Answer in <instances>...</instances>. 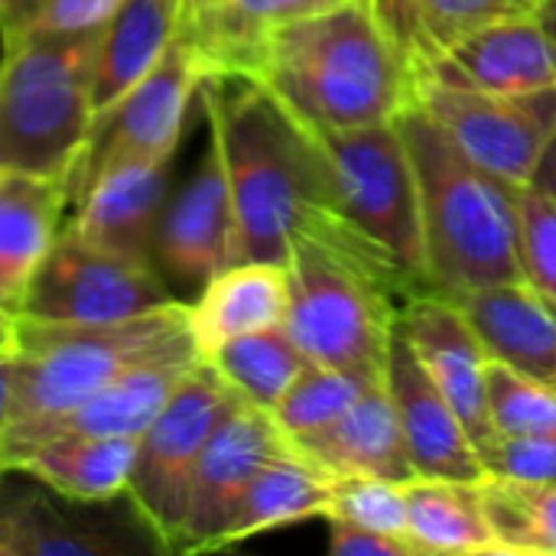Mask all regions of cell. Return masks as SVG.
<instances>
[{
    "label": "cell",
    "mask_w": 556,
    "mask_h": 556,
    "mask_svg": "<svg viewBox=\"0 0 556 556\" xmlns=\"http://www.w3.org/2000/svg\"><path fill=\"white\" fill-rule=\"evenodd\" d=\"M485 394L495 437L556 433V388L551 381L531 378L498 358H489Z\"/></svg>",
    "instance_id": "cell-33"
},
{
    "label": "cell",
    "mask_w": 556,
    "mask_h": 556,
    "mask_svg": "<svg viewBox=\"0 0 556 556\" xmlns=\"http://www.w3.org/2000/svg\"><path fill=\"white\" fill-rule=\"evenodd\" d=\"M68 215L65 179L0 173V309H20L23 293Z\"/></svg>",
    "instance_id": "cell-22"
},
{
    "label": "cell",
    "mask_w": 556,
    "mask_h": 556,
    "mask_svg": "<svg viewBox=\"0 0 556 556\" xmlns=\"http://www.w3.org/2000/svg\"><path fill=\"white\" fill-rule=\"evenodd\" d=\"M251 78L313 130L384 124L414 101L410 59L378 7L355 0L274 29Z\"/></svg>",
    "instance_id": "cell-2"
},
{
    "label": "cell",
    "mask_w": 556,
    "mask_h": 556,
    "mask_svg": "<svg viewBox=\"0 0 556 556\" xmlns=\"http://www.w3.org/2000/svg\"><path fill=\"white\" fill-rule=\"evenodd\" d=\"M414 104L482 169L508 186H528L556 127V88L498 94L414 65Z\"/></svg>",
    "instance_id": "cell-10"
},
{
    "label": "cell",
    "mask_w": 556,
    "mask_h": 556,
    "mask_svg": "<svg viewBox=\"0 0 556 556\" xmlns=\"http://www.w3.org/2000/svg\"><path fill=\"white\" fill-rule=\"evenodd\" d=\"M290 450L270 410L238 401L208 437L189 492L179 554H215L222 534L257 472Z\"/></svg>",
    "instance_id": "cell-12"
},
{
    "label": "cell",
    "mask_w": 556,
    "mask_h": 556,
    "mask_svg": "<svg viewBox=\"0 0 556 556\" xmlns=\"http://www.w3.org/2000/svg\"><path fill=\"white\" fill-rule=\"evenodd\" d=\"M313 134L329 163L336 218L388 254L417 293H427L417 176L397 124L384 121Z\"/></svg>",
    "instance_id": "cell-7"
},
{
    "label": "cell",
    "mask_w": 556,
    "mask_h": 556,
    "mask_svg": "<svg viewBox=\"0 0 556 556\" xmlns=\"http://www.w3.org/2000/svg\"><path fill=\"white\" fill-rule=\"evenodd\" d=\"M329 492H332V472L319 469L316 463H309L290 446L287 453L270 459L241 495L222 534V551L277 528L326 518Z\"/></svg>",
    "instance_id": "cell-25"
},
{
    "label": "cell",
    "mask_w": 556,
    "mask_h": 556,
    "mask_svg": "<svg viewBox=\"0 0 556 556\" xmlns=\"http://www.w3.org/2000/svg\"><path fill=\"white\" fill-rule=\"evenodd\" d=\"M329 554L336 556H424L410 538L368 531L349 521H329Z\"/></svg>",
    "instance_id": "cell-38"
},
{
    "label": "cell",
    "mask_w": 556,
    "mask_h": 556,
    "mask_svg": "<svg viewBox=\"0 0 556 556\" xmlns=\"http://www.w3.org/2000/svg\"><path fill=\"white\" fill-rule=\"evenodd\" d=\"M538 3L541 0H378V13L404 55L420 62L495 20L534 13Z\"/></svg>",
    "instance_id": "cell-29"
},
{
    "label": "cell",
    "mask_w": 556,
    "mask_h": 556,
    "mask_svg": "<svg viewBox=\"0 0 556 556\" xmlns=\"http://www.w3.org/2000/svg\"><path fill=\"white\" fill-rule=\"evenodd\" d=\"M355 3H368V7H378V0H355Z\"/></svg>",
    "instance_id": "cell-45"
},
{
    "label": "cell",
    "mask_w": 556,
    "mask_h": 556,
    "mask_svg": "<svg viewBox=\"0 0 556 556\" xmlns=\"http://www.w3.org/2000/svg\"><path fill=\"white\" fill-rule=\"evenodd\" d=\"M176 3H179V20H182V16H189V13L199 7V0H176Z\"/></svg>",
    "instance_id": "cell-44"
},
{
    "label": "cell",
    "mask_w": 556,
    "mask_h": 556,
    "mask_svg": "<svg viewBox=\"0 0 556 556\" xmlns=\"http://www.w3.org/2000/svg\"><path fill=\"white\" fill-rule=\"evenodd\" d=\"M479 495L505 554L556 556V485L485 476Z\"/></svg>",
    "instance_id": "cell-31"
},
{
    "label": "cell",
    "mask_w": 556,
    "mask_h": 556,
    "mask_svg": "<svg viewBox=\"0 0 556 556\" xmlns=\"http://www.w3.org/2000/svg\"><path fill=\"white\" fill-rule=\"evenodd\" d=\"M479 332L492 358L551 381L556 378V306L528 280L479 287L450 296Z\"/></svg>",
    "instance_id": "cell-20"
},
{
    "label": "cell",
    "mask_w": 556,
    "mask_h": 556,
    "mask_svg": "<svg viewBox=\"0 0 556 556\" xmlns=\"http://www.w3.org/2000/svg\"><path fill=\"white\" fill-rule=\"evenodd\" d=\"M238 401L241 397L202 358L160 417L140 433L127 505L166 554H179L199 456Z\"/></svg>",
    "instance_id": "cell-8"
},
{
    "label": "cell",
    "mask_w": 556,
    "mask_h": 556,
    "mask_svg": "<svg viewBox=\"0 0 556 556\" xmlns=\"http://www.w3.org/2000/svg\"><path fill=\"white\" fill-rule=\"evenodd\" d=\"M173 160H137L101 173L68 208L65 231L88 244L153 261V235L169 199Z\"/></svg>",
    "instance_id": "cell-18"
},
{
    "label": "cell",
    "mask_w": 556,
    "mask_h": 556,
    "mask_svg": "<svg viewBox=\"0 0 556 556\" xmlns=\"http://www.w3.org/2000/svg\"><path fill=\"white\" fill-rule=\"evenodd\" d=\"M290 303L287 264L238 261L218 270L189 303V329L202 355L261 329L283 326Z\"/></svg>",
    "instance_id": "cell-21"
},
{
    "label": "cell",
    "mask_w": 556,
    "mask_h": 556,
    "mask_svg": "<svg viewBox=\"0 0 556 556\" xmlns=\"http://www.w3.org/2000/svg\"><path fill=\"white\" fill-rule=\"evenodd\" d=\"M290 446L332 476H375L397 485L417 479L384 378L371 381L329 427L300 437Z\"/></svg>",
    "instance_id": "cell-19"
},
{
    "label": "cell",
    "mask_w": 556,
    "mask_h": 556,
    "mask_svg": "<svg viewBox=\"0 0 556 556\" xmlns=\"http://www.w3.org/2000/svg\"><path fill=\"white\" fill-rule=\"evenodd\" d=\"M98 33L29 39L0 59V173L68 179L91 121Z\"/></svg>",
    "instance_id": "cell-6"
},
{
    "label": "cell",
    "mask_w": 556,
    "mask_h": 556,
    "mask_svg": "<svg viewBox=\"0 0 556 556\" xmlns=\"http://www.w3.org/2000/svg\"><path fill=\"white\" fill-rule=\"evenodd\" d=\"M326 521H349L368 531L410 538L404 485L375 476H332Z\"/></svg>",
    "instance_id": "cell-35"
},
{
    "label": "cell",
    "mask_w": 556,
    "mask_h": 556,
    "mask_svg": "<svg viewBox=\"0 0 556 556\" xmlns=\"http://www.w3.org/2000/svg\"><path fill=\"white\" fill-rule=\"evenodd\" d=\"M414 65L498 94H534L556 88V39L538 13H521L495 20Z\"/></svg>",
    "instance_id": "cell-17"
},
{
    "label": "cell",
    "mask_w": 556,
    "mask_h": 556,
    "mask_svg": "<svg viewBox=\"0 0 556 556\" xmlns=\"http://www.w3.org/2000/svg\"><path fill=\"white\" fill-rule=\"evenodd\" d=\"M397 323L420 365L430 371L450 407L459 414L482 459V453L495 443V427L485 394V365L492 355L482 345L479 332L469 326L463 309L437 290L404 300Z\"/></svg>",
    "instance_id": "cell-15"
},
{
    "label": "cell",
    "mask_w": 556,
    "mask_h": 556,
    "mask_svg": "<svg viewBox=\"0 0 556 556\" xmlns=\"http://www.w3.org/2000/svg\"><path fill=\"white\" fill-rule=\"evenodd\" d=\"M417 176L430 290L456 296L525 280L518 186L472 163L414 101L394 117Z\"/></svg>",
    "instance_id": "cell-5"
},
{
    "label": "cell",
    "mask_w": 556,
    "mask_h": 556,
    "mask_svg": "<svg viewBox=\"0 0 556 556\" xmlns=\"http://www.w3.org/2000/svg\"><path fill=\"white\" fill-rule=\"evenodd\" d=\"M525 280L556 306V205L534 186H518Z\"/></svg>",
    "instance_id": "cell-36"
},
{
    "label": "cell",
    "mask_w": 556,
    "mask_h": 556,
    "mask_svg": "<svg viewBox=\"0 0 556 556\" xmlns=\"http://www.w3.org/2000/svg\"><path fill=\"white\" fill-rule=\"evenodd\" d=\"M75 505L26 472L10 469L0 479V556L166 554L143 525H114Z\"/></svg>",
    "instance_id": "cell-14"
},
{
    "label": "cell",
    "mask_w": 556,
    "mask_h": 556,
    "mask_svg": "<svg viewBox=\"0 0 556 556\" xmlns=\"http://www.w3.org/2000/svg\"><path fill=\"white\" fill-rule=\"evenodd\" d=\"M10 381H13L10 355H0V472H7L3 469V433H7V420H10Z\"/></svg>",
    "instance_id": "cell-40"
},
{
    "label": "cell",
    "mask_w": 556,
    "mask_h": 556,
    "mask_svg": "<svg viewBox=\"0 0 556 556\" xmlns=\"http://www.w3.org/2000/svg\"><path fill=\"white\" fill-rule=\"evenodd\" d=\"M3 476H7V472H0V479H3Z\"/></svg>",
    "instance_id": "cell-46"
},
{
    "label": "cell",
    "mask_w": 556,
    "mask_h": 556,
    "mask_svg": "<svg viewBox=\"0 0 556 556\" xmlns=\"http://www.w3.org/2000/svg\"><path fill=\"white\" fill-rule=\"evenodd\" d=\"M554 388H556V378H554Z\"/></svg>",
    "instance_id": "cell-47"
},
{
    "label": "cell",
    "mask_w": 556,
    "mask_h": 556,
    "mask_svg": "<svg viewBox=\"0 0 556 556\" xmlns=\"http://www.w3.org/2000/svg\"><path fill=\"white\" fill-rule=\"evenodd\" d=\"M371 381H378V378H365V375H352V371H339V368H326V365H309L290 384V391L277 401V407L270 414H274L277 427L283 430V437L293 443L300 437H309V433L329 427L336 417H342Z\"/></svg>",
    "instance_id": "cell-32"
},
{
    "label": "cell",
    "mask_w": 556,
    "mask_h": 556,
    "mask_svg": "<svg viewBox=\"0 0 556 556\" xmlns=\"http://www.w3.org/2000/svg\"><path fill=\"white\" fill-rule=\"evenodd\" d=\"M179 300L153 261L127 257L59 231L39 261L16 316L39 323H121Z\"/></svg>",
    "instance_id": "cell-11"
},
{
    "label": "cell",
    "mask_w": 556,
    "mask_h": 556,
    "mask_svg": "<svg viewBox=\"0 0 556 556\" xmlns=\"http://www.w3.org/2000/svg\"><path fill=\"white\" fill-rule=\"evenodd\" d=\"M231 248L235 205L228 173L222 150L208 134V147L199 166L176 192H169L160 212L153 235V264L166 283L199 293L218 270L231 264Z\"/></svg>",
    "instance_id": "cell-13"
},
{
    "label": "cell",
    "mask_w": 556,
    "mask_h": 556,
    "mask_svg": "<svg viewBox=\"0 0 556 556\" xmlns=\"http://www.w3.org/2000/svg\"><path fill=\"white\" fill-rule=\"evenodd\" d=\"M199 362H202V352L195 342L147 358L143 365L111 381L101 394L85 401L75 414H68L55 427L52 440L59 437H140L160 417V410L169 404V397L179 391V384L192 375Z\"/></svg>",
    "instance_id": "cell-23"
},
{
    "label": "cell",
    "mask_w": 556,
    "mask_h": 556,
    "mask_svg": "<svg viewBox=\"0 0 556 556\" xmlns=\"http://www.w3.org/2000/svg\"><path fill=\"white\" fill-rule=\"evenodd\" d=\"M16 336H20V316L13 309H0V355L16 352Z\"/></svg>",
    "instance_id": "cell-41"
},
{
    "label": "cell",
    "mask_w": 556,
    "mask_h": 556,
    "mask_svg": "<svg viewBox=\"0 0 556 556\" xmlns=\"http://www.w3.org/2000/svg\"><path fill=\"white\" fill-rule=\"evenodd\" d=\"M205 78L208 75L199 55L176 36L163 59L127 94L94 114L88 140L65 179L68 208L101 173L114 166L137 160H173Z\"/></svg>",
    "instance_id": "cell-9"
},
{
    "label": "cell",
    "mask_w": 556,
    "mask_h": 556,
    "mask_svg": "<svg viewBox=\"0 0 556 556\" xmlns=\"http://www.w3.org/2000/svg\"><path fill=\"white\" fill-rule=\"evenodd\" d=\"M121 0H0V46L98 33Z\"/></svg>",
    "instance_id": "cell-34"
},
{
    "label": "cell",
    "mask_w": 556,
    "mask_h": 556,
    "mask_svg": "<svg viewBox=\"0 0 556 556\" xmlns=\"http://www.w3.org/2000/svg\"><path fill=\"white\" fill-rule=\"evenodd\" d=\"M534 13H538V16L544 20V26L551 29V36L556 39V0H541Z\"/></svg>",
    "instance_id": "cell-43"
},
{
    "label": "cell",
    "mask_w": 556,
    "mask_h": 556,
    "mask_svg": "<svg viewBox=\"0 0 556 556\" xmlns=\"http://www.w3.org/2000/svg\"><path fill=\"white\" fill-rule=\"evenodd\" d=\"M189 303L173 300L153 313L121 323H39L20 316L10 355V420L3 433V469H20L42 450L55 427L124 371L153 355L189 345Z\"/></svg>",
    "instance_id": "cell-3"
},
{
    "label": "cell",
    "mask_w": 556,
    "mask_h": 556,
    "mask_svg": "<svg viewBox=\"0 0 556 556\" xmlns=\"http://www.w3.org/2000/svg\"><path fill=\"white\" fill-rule=\"evenodd\" d=\"M339 3L345 0H228L176 36L199 55L208 78L254 75L274 29Z\"/></svg>",
    "instance_id": "cell-24"
},
{
    "label": "cell",
    "mask_w": 556,
    "mask_h": 556,
    "mask_svg": "<svg viewBox=\"0 0 556 556\" xmlns=\"http://www.w3.org/2000/svg\"><path fill=\"white\" fill-rule=\"evenodd\" d=\"M384 384L394 401L401 433L407 443V456L417 476L427 479H450V482H482L489 472L479 459V450L463 427L459 414L450 407L430 371L420 365L417 352L410 349L401 323L391 336Z\"/></svg>",
    "instance_id": "cell-16"
},
{
    "label": "cell",
    "mask_w": 556,
    "mask_h": 556,
    "mask_svg": "<svg viewBox=\"0 0 556 556\" xmlns=\"http://www.w3.org/2000/svg\"><path fill=\"white\" fill-rule=\"evenodd\" d=\"M482 466L489 476L531 485H556V433L495 437V443L482 453Z\"/></svg>",
    "instance_id": "cell-37"
},
{
    "label": "cell",
    "mask_w": 556,
    "mask_h": 556,
    "mask_svg": "<svg viewBox=\"0 0 556 556\" xmlns=\"http://www.w3.org/2000/svg\"><path fill=\"white\" fill-rule=\"evenodd\" d=\"M528 186H534L541 195H547L556 205V127L554 134H551V140H547V147H544V153H541V160H538V169H534Z\"/></svg>",
    "instance_id": "cell-39"
},
{
    "label": "cell",
    "mask_w": 556,
    "mask_h": 556,
    "mask_svg": "<svg viewBox=\"0 0 556 556\" xmlns=\"http://www.w3.org/2000/svg\"><path fill=\"white\" fill-rule=\"evenodd\" d=\"M202 358L241 401L261 410H274L277 401L290 391V384L313 365L283 326L238 336Z\"/></svg>",
    "instance_id": "cell-30"
},
{
    "label": "cell",
    "mask_w": 556,
    "mask_h": 556,
    "mask_svg": "<svg viewBox=\"0 0 556 556\" xmlns=\"http://www.w3.org/2000/svg\"><path fill=\"white\" fill-rule=\"evenodd\" d=\"M407 534L424 556L505 554L485 515L479 482L417 476L404 482Z\"/></svg>",
    "instance_id": "cell-28"
},
{
    "label": "cell",
    "mask_w": 556,
    "mask_h": 556,
    "mask_svg": "<svg viewBox=\"0 0 556 556\" xmlns=\"http://www.w3.org/2000/svg\"><path fill=\"white\" fill-rule=\"evenodd\" d=\"M199 101L231 189V264H287L290 244L316 222L336 215L319 137L251 75L205 78Z\"/></svg>",
    "instance_id": "cell-1"
},
{
    "label": "cell",
    "mask_w": 556,
    "mask_h": 556,
    "mask_svg": "<svg viewBox=\"0 0 556 556\" xmlns=\"http://www.w3.org/2000/svg\"><path fill=\"white\" fill-rule=\"evenodd\" d=\"M179 33L176 0H121L101 29L94 72V114L127 94L173 46Z\"/></svg>",
    "instance_id": "cell-27"
},
{
    "label": "cell",
    "mask_w": 556,
    "mask_h": 556,
    "mask_svg": "<svg viewBox=\"0 0 556 556\" xmlns=\"http://www.w3.org/2000/svg\"><path fill=\"white\" fill-rule=\"evenodd\" d=\"M140 437H59L36 450L16 472L78 505L127 498Z\"/></svg>",
    "instance_id": "cell-26"
},
{
    "label": "cell",
    "mask_w": 556,
    "mask_h": 556,
    "mask_svg": "<svg viewBox=\"0 0 556 556\" xmlns=\"http://www.w3.org/2000/svg\"><path fill=\"white\" fill-rule=\"evenodd\" d=\"M283 329L313 365L381 378L401 306L417 296L401 267L336 215L290 244Z\"/></svg>",
    "instance_id": "cell-4"
},
{
    "label": "cell",
    "mask_w": 556,
    "mask_h": 556,
    "mask_svg": "<svg viewBox=\"0 0 556 556\" xmlns=\"http://www.w3.org/2000/svg\"><path fill=\"white\" fill-rule=\"evenodd\" d=\"M225 3H228V0H199V7H195L189 16H182V20H179V29L192 26L195 20H202V16H208V13H215V10H218V7H225Z\"/></svg>",
    "instance_id": "cell-42"
}]
</instances>
